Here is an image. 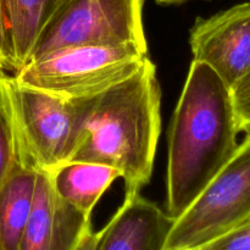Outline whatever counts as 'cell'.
<instances>
[{
	"mask_svg": "<svg viewBox=\"0 0 250 250\" xmlns=\"http://www.w3.org/2000/svg\"><path fill=\"white\" fill-rule=\"evenodd\" d=\"M231 89L205 63L192 60L168 131L166 212L176 220L238 146Z\"/></svg>",
	"mask_w": 250,
	"mask_h": 250,
	"instance_id": "6da1fadb",
	"label": "cell"
},
{
	"mask_svg": "<svg viewBox=\"0 0 250 250\" xmlns=\"http://www.w3.org/2000/svg\"><path fill=\"white\" fill-rule=\"evenodd\" d=\"M160 109L156 66L146 56L133 75L97 98L73 160L115 167L125 182V195L139 193L153 173Z\"/></svg>",
	"mask_w": 250,
	"mask_h": 250,
	"instance_id": "7a4b0ae2",
	"label": "cell"
},
{
	"mask_svg": "<svg viewBox=\"0 0 250 250\" xmlns=\"http://www.w3.org/2000/svg\"><path fill=\"white\" fill-rule=\"evenodd\" d=\"M0 94L15 146L37 171L50 172L73 160L97 98L68 99L20 84L0 70Z\"/></svg>",
	"mask_w": 250,
	"mask_h": 250,
	"instance_id": "3957f363",
	"label": "cell"
},
{
	"mask_svg": "<svg viewBox=\"0 0 250 250\" xmlns=\"http://www.w3.org/2000/svg\"><path fill=\"white\" fill-rule=\"evenodd\" d=\"M146 53L133 44L67 46L33 59L14 77L50 94L92 99L133 75Z\"/></svg>",
	"mask_w": 250,
	"mask_h": 250,
	"instance_id": "277c9868",
	"label": "cell"
},
{
	"mask_svg": "<svg viewBox=\"0 0 250 250\" xmlns=\"http://www.w3.org/2000/svg\"><path fill=\"white\" fill-rule=\"evenodd\" d=\"M250 216V133L189 208L173 220L165 250L200 248Z\"/></svg>",
	"mask_w": 250,
	"mask_h": 250,
	"instance_id": "5b68a950",
	"label": "cell"
},
{
	"mask_svg": "<svg viewBox=\"0 0 250 250\" xmlns=\"http://www.w3.org/2000/svg\"><path fill=\"white\" fill-rule=\"evenodd\" d=\"M144 0H70L49 24L33 59L76 45L133 44L148 51Z\"/></svg>",
	"mask_w": 250,
	"mask_h": 250,
	"instance_id": "8992f818",
	"label": "cell"
},
{
	"mask_svg": "<svg viewBox=\"0 0 250 250\" xmlns=\"http://www.w3.org/2000/svg\"><path fill=\"white\" fill-rule=\"evenodd\" d=\"M189 45L193 60L209 66L232 89L250 67V1L197 19Z\"/></svg>",
	"mask_w": 250,
	"mask_h": 250,
	"instance_id": "52a82bcc",
	"label": "cell"
},
{
	"mask_svg": "<svg viewBox=\"0 0 250 250\" xmlns=\"http://www.w3.org/2000/svg\"><path fill=\"white\" fill-rule=\"evenodd\" d=\"M90 216L59 197L49 173L38 171L33 208L17 250H76Z\"/></svg>",
	"mask_w": 250,
	"mask_h": 250,
	"instance_id": "ba28073f",
	"label": "cell"
},
{
	"mask_svg": "<svg viewBox=\"0 0 250 250\" xmlns=\"http://www.w3.org/2000/svg\"><path fill=\"white\" fill-rule=\"evenodd\" d=\"M173 219L139 193L125 200L102 229L95 250H165Z\"/></svg>",
	"mask_w": 250,
	"mask_h": 250,
	"instance_id": "9c48e42d",
	"label": "cell"
},
{
	"mask_svg": "<svg viewBox=\"0 0 250 250\" xmlns=\"http://www.w3.org/2000/svg\"><path fill=\"white\" fill-rule=\"evenodd\" d=\"M38 171L15 146V159L0 186V250H17L27 226Z\"/></svg>",
	"mask_w": 250,
	"mask_h": 250,
	"instance_id": "30bf717a",
	"label": "cell"
},
{
	"mask_svg": "<svg viewBox=\"0 0 250 250\" xmlns=\"http://www.w3.org/2000/svg\"><path fill=\"white\" fill-rule=\"evenodd\" d=\"M11 68L14 72L32 60L34 49L49 24L70 0H2Z\"/></svg>",
	"mask_w": 250,
	"mask_h": 250,
	"instance_id": "8fae6325",
	"label": "cell"
},
{
	"mask_svg": "<svg viewBox=\"0 0 250 250\" xmlns=\"http://www.w3.org/2000/svg\"><path fill=\"white\" fill-rule=\"evenodd\" d=\"M48 173L59 197L87 215H92L103 194L120 177L119 171L111 166L77 160L62 164Z\"/></svg>",
	"mask_w": 250,
	"mask_h": 250,
	"instance_id": "7c38bea8",
	"label": "cell"
},
{
	"mask_svg": "<svg viewBox=\"0 0 250 250\" xmlns=\"http://www.w3.org/2000/svg\"><path fill=\"white\" fill-rule=\"evenodd\" d=\"M200 250H250V216L217 238L202 246Z\"/></svg>",
	"mask_w": 250,
	"mask_h": 250,
	"instance_id": "4fadbf2b",
	"label": "cell"
},
{
	"mask_svg": "<svg viewBox=\"0 0 250 250\" xmlns=\"http://www.w3.org/2000/svg\"><path fill=\"white\" fill-rule=\"evenodd\" d=\"M232 102L239 133H250V67L232 87Z\"/></svg>",
	"mask_w": 250,
	"mask_h": 250,
	"instance_id": "5bb4252c",
	"label": "cell"
},
{
	"mask_svg": "<svg viewBox=\"0 0 250 250\" xmlns=\"http://www.w3.org/2000/svg\"><path fill=\"white\" fill-rule=\"evenodd\" d=\"M15 159V139L9 115L0 94V186L11 168Z\"/></svg>",
	"mask_w": 250,
	"mask_h": 250,
	"instance_id": "9a60e30c",
	"label": "cell"
},
{
	"mask_svg": "<svg viewBox=\"0 0 250 250\" xmlns=\"http://www.w3.org/2000/svg\"><path fill=\"white\" fill-rule=\"evenodd\" d=\"M0 70L12 71L9 36H7L6 19H5L4 1L2 0H0Z\"/></svg>",
	"mask_w": 250,
	"mask_h": 250,
	"instance_id": "2e32d148",
	"label": "cell"
},
{
	"mask_svg": "<svg viewBox=\"0 0 250 250\" xmlns=\"http://www.w3.org/2000/svg\"><path fill=\"white\" fill-rule=\"evenodd\" d=\"M100 234H102V229L98 232L94 231L92 224H90L84 231V233H83L76 250H95L97 249L98 242H99Z\"/></svg>",
	"mask_w": 250,
	"mask_h": 250,
	"instance_id": "e0dca14e",
	"label": "cell"
},
{
	"mask_svg": "<svg viewBox=\"0 0 250 250\" xmlns=\"http://www.w3.org/2000/svg\"><path fill=\"white\" fill-rule=\"evenodd\" d=\"M160 4H172V2H180L183 1V0H156Z\"/></svg>",
	"mask_w": 250,
	"mask_h": 250,
	"instance_id": "ac0fdd59",
	"label": "cell"
},
{
	"mask_svg": "<svg viewBox=\"0 0 250 250\" xmlns=\"http://www.w3.org/2000/svg\"><path fill=\"white\" fill-rule=\"evenodd\" d=\"M182 250H200V249H198V248H194V249H182Z\"/></svg>",
	"mask_w": 250,
	"mask_h": 250,
	"instance_id": "d6986e66",
	"label": "cell"
}]
</instances>
